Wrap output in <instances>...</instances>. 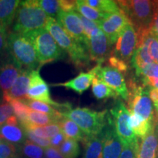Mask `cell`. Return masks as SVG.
<instances>
[{
	"label": "cell",
	"mask_w": 158,
	"mask_h": 158,
	"mask_svg": "<svg viewBox=\"0 0 158 158\" xmlns=\"http://www.w3.org/2000/svg\"><path fill=\"white\" fill-rule=\"evenodd\" d=\"M96 77V68L94 67L89 72H81L76 78L64 83L51 84V86H62L67 89H71L78 94L84 93L92 84Z\"/></svg>",
	"instance_id": "cell-18"
},
{
	"label": "cell",
	"mask_w": 158,
	"mask_h": 158,
	"mask_svg": "<svg viewBox=\"0 0 158 158\" xmlns=\"http://www.w3.org/2000/svg\"><path fill=\"white\" fill-rule=\"evenodd\" d=\"M138 43L146 46L150 56L155 63L158 64V38L153 34L151 29L137 32Z\"/></svg>",
	"instance_id": "cell-23"
},
{
	"label": "cell",
	"mask_w": 158,
	"mask_h": 158,
	"mask_svg": "<svg viewBox=\"0 0 158 158\" xmlns=\"http://www.w3.org/2000/svg\"><path fill=\"white\" fill-rule=\"evenodd\" d=\"M65 139H66V138H65L64 134L62 133V132L61 131L60 133L56 134V135H54V137H52L49 139L50 140L51 147L59 149V148L60 147V146L62 144L63 142L64 141Z\"/></svg>",
	"instance_id": "cell-47"
},
{
	"label": "cell",
	"mask_w": 158,
	"mask_h": 158,
	"mask_svg": "<svg viewBox=\"0 0 158 158\" xmlns=\"http://www.w3.org/2000/svg\"><path fill=\"white\" fill-rule=\"evenodd\" d=\"M157 140H158V122H157ZM156 158H158V142H157V154H156Z\"/></svg>",
	"instance_id": "cell-50"
},
{
	"label": "cell",
	"mask_w": 158,
	"mask_h": 158,
	"mask_svg": "<svg viewBox=\"0 0 158 158\" xmlns=\"http://www.w3.org/2000/svg\"><path fill=\"white\" fill-rule=\"evenodd\" d=\"M138 145L139 143L123 146V149L119 158H137Z\"/></svg>",
	"instance_id": "cell-40"
},
{
	"label": "cell",
	"mask_w": 158,
	"mask_h": 158,
	"mask_svg": "<svg viewBox=\"0 0 158 158\" xmlns=\"http://www.w3.org/2000/svg\"><path fill=\"white\" fill-rule=\"evenodd\" d=\"M108 64H110V67L112 68L117 69L120 72H126L128 70V64L127 63L124 62V61L121 60V59H118L117 57L112 56H110L108 58Z\"/></svg>",
	"instance_id": "cell-41"
},
{
	"label": "cell",
	"mask_w": 158,
	"mask_h": 158,
	"mask_svg": "<svg viewBox=\"0 0 158 158\" xmlns=\"http://www.w3.org/2000/svg\"><path fill=\"white\" fill-rule=\"evenodd\" d=\"M31 71L29 70H22L7 94L3 95V100H5L6 102H8L11 100L27 99V91L29 89L30 81Z\"/></svg>",
	"instance_id": "cell-19"
},
{
	"label": "cell",
	"mask_w": 158,
	"mask_h": 158,
	"mask_svg": "<svg viewBox=\"0 0 158 158\" xmlns=\"http://www.w3.org/2000/svg\"><path fill=\"white\" fill-rule=\"evenodd\" d=\"M56 19L73 38L87 47L88 39L85 35L84 27L78 12L61 10L57 14Z\"/></svg>",
	"instance_id": "cell-13"
},
{
	"label": "cell",
	"mask_w": 158,
	"mask_h": 158,
	"mask_svg": "<svg viewBox=\"0 0 158 158\" xmlns=\"http://www.w3.org/2000/svg\"><path fill=\"white\" fill-rule=\"evenodd\" d=\"M43 127H44L45 133H46L48 139L54 137V135L61 132V128L59 123H52L46 126H43Z\"/></svg>",
	"instance_id": "cell-44"
},
{
	"label": "cell",
	"mask_w": 158,
	"mask_h": 158,
	"mask_svg": "<svg viewBox=\"0 0 158 158\" xmlns=\"http://www.w3.org/2000/svg\"><path fill=\"white\" fill-rule=\"evenodd\" d=\"M21 153L24 158H42L44 155V149L29 140H26L21 146Z\"/></svg>",
	"instance_id": "cell-32"
},
{
	"label": "cell",
	"mask_w": 158,
	"mask_h": 158,
	"mask_svg": "<svg viewBox=\"0 0 158 158\" xmlns=\"http://www.w3.org/2000/svg\"><path fill=\"white\" fill-rule=\"evenodd\" d=\"M96 68V77L106 83L124 100H128L129 91L125 79L119 70L110 66H104L98 64Z\"/></svg>",
	"instance_id": "cell-12"
},
{
	"label": "cell",
	"mask_w": 158,
	"mask_h": 158,
	"mask_svg": "<svg viewBox=\"0 0 158 158\" xmlns=\"http://www.w3.org/2000/svg\"><path fill=\"white\" fill-rule=\"evenodd\" d=\"M153 62H155V61L150 56L147 47L143 45L137 44V48L131 60V64L135 68V73L141 70L145 65Z\"/></svg>",
	"instance_id": "cell-28"
},
{
	"label": "cell",
	"mask_w": 158,
	"mask_h": 158,
	"mask_svg": "<svg viewBox=\"0 0 158 158\" xmlns=\"http://www.w3.org/2000/svg\"><path fill=\"white\" fill-rule=\"evenodd\" d=\"M13 114H14V111H13V108L8 102L0 104V127L5 124L7 119L10 116H13Z\"/></svg>",
	"instance_id": "cell-39"
},
{
	"label": "cell",
	"mask_w": 158,
	"mask_h": 158,
	"mask_svg": "<svg viewBox=\"0 0 158 158\" xmlns=\"http://www.w3.org/2000/svg\"><path fill=\"white\" fill-rule=\"evenodd\" d=\"M141 78H158V64L150 63L135 73Z\"/></svg>",
	"instance_id": "cell-37"
},
{
	"label": "cell",
	"mask_w": 158,
	"mask_h": 158,
	"mask_svg": "<svg viewBox=\"0 0 158 158\" xmlns=\"http://www.w3.org/2000/svg\"><path fill=\"white\" fill-rule=\"evenodd\" d=\"M102 141V158H119L123 144L116 135L115 130L108 115V124L100 134Z\"/></svg>",
	"instance_id": "cell-15"
},
{
	"label": "cell",
	"mask_w": 158,
	"mask_h": 158,
	"mask_svg": "<svg viewBox=\"0 0 158 158\" xmlns=\"http://www.w3.org/2000/svg\"><path fill=\"white\" fill-rule=\"evenodd\" d=\"M78 15H79V18H80L81 21V22H82L83 27H84V29L85 35H86V37H88L90 35L91 33L92 32V31H93L94 30H95V29L98 28V26L97 25L96 23H94V22H93V21H90V20L86 19V18L82 16V15L79 14V13H78Z\"/></svg>",
	"instance_id": "cell-42"
},
{
	"label": "cell",
	"mask_w": 158,
	"mask_h": 158,
	"mask_svg": "<svg viewBox=\"0 0 158 158\" xmlns=\"http://www.w3.org/2000/svg\"><path fill=\"white\" fill-rule=\"evenodd\" d=\"M92 91L94 97L98 100L115 98L118 97V94L113 89L97 77L94 78L92 81Z\"/></svg>",
	"instance_id": "cell-29"
},
{
	"label": "cell",
	"mask_w": 158,
	"mask_h": 158,
	"mask_svg": "<svg viewBox=\"0 0 158 158\" xmlns=\"http://www.w3.org/2000/svg\"><path fill=\"white\" fill-rule=\"evenodd\" d=\"M24 130V133L26 135V137L29 139V141H30L36 144V145L39 146V147H42L43 149H46L49 147H51L50 143V140L47 139V138H40L38 136L35 135L32 132L30 131L29 130Z\"/></svg>",
	"instance_id": "cell-38"
},
{
	"label": "cell",
	"mask_w": 158,
	"mask_h": 158,
	"mask_svg": "<svg viewBox=\"0 0 158 158\" xmlns=\"http://www.w3.org/2000/svg\"><path fill=\"white\" fill-rule=\"evenodd\" d=\"M122 13L135 27L137 31L151 28L154 16V1L149 0H129L116 1Z\"/></svg>",
	"instance_id": "cell-6"
},
{
	"label": "cell",
	"mask_w": 158,
	"mask_h": 158,
	"mask_svg": "<svg viewBox=\"0 0 158 158\" xmlns=\"http://www.w3.org/2000/svg\"><path fill=\"white\" fill-rule=\"evenodd\" d=\"M84 1L90 7L106 14H112V13L122 12L116 1H112V0H84Z\"/></svg>",
	"instance_id": "cell-30"
},
{
	"label": "cell",
	"mask_w": 158,
	"mask_h": 158,
	"mask_svg": "<svg viewBox=\"0 0 158 158\" xmlns=\"http://www.w3.org/2000/svg\"><path fill=\"white\" fill-rule=\"evenodd\" d=\"M23 69L14 62L10 54L0 58V87L3 95L7 94Z\"/></svg>",
	"instance_id": "cell-16"
},
{
	"label": "cell",
	"mask_w": 158,
	"mask_h": 158,
	"mask_svg": "<svg viewBox=\"0 0 158 158\" xmlns=\"http://www.w3.org/2000/svg\"><path fill=\"white\" fill-rule=\"evenodd\" d=\"M157 117H158V114H157Z\"/></svg>",
	"instance_id": "cell-51"
},
{
	"label": "cell",
	"mask_w": 158,
	"mask_h": 158,
	"mask_svg": "<svg viewBox=\"0 0 158 158\" xmlns=\"http://www.w3.org/2000/svg\"><path fill=\"white\" fill-rule=\"evenodd\" d=\"M3 101V93L1 91V89H0V103Z\"/></svg>",
	"instance_id": "cell-49"
},
{
	"label": "cell",
	"mask_w": 158,
	"mask_h": 158,
	"mask_svg": "<svg viewBox=\"0 0 158 158\" xmlns=\"http://www.w3.org/2000/svg\"><path fill=\"white\" fill-rule=\"evenodd\" d=\"M8 103L13 108L15 116L19 120L20 125L23 126L29 124L28 120H27V114H28L29 108L26 106L20 100H11L8 102Z\"/></svg>",
	"instance_id": "cell-33"
},
{
	"label": "cell",
	"mask_w": 158,
	"mask_h": 158,
	"mask_svg": "<svg viewBox=\"0 0 158 158\" xmlns=\"http://www.w3.org/2000/svg\"><path fill=\"white\" fill-rule=\"evenodd\" d=\"M45 29L62 50L68 53L71 62L77 68H86L89 65L91 59L86 45L73 38L54 18L49 17Z\"/></svg>",
	"instance_id": "cell-1"
},
{
	"label": "cell",
	"mask_w": 158,
	"mask_h": 158,
	"mask_svg": "<svg viewBox=\"0 0 158 158\" xmlns=\"http://www.w3.org/2000/svg\"><path fill=\"white\" fill-rule=\"evenodd\" d=\"M129 125L130 129L133 132L136 137L142 139L150 133L157 122L155 124H152L147 120L142 118L141 116L133 113L131 110H129Z\"/></svg>",
	"instance_id": "cell-22"
},
{
	"label": "cell",
	"mask_w": 158,
	"mask_h": 158,
	"mask_svg": "<svg viewBox=\"0 0 158 158\" xmlns=\"http://www.w3.org/2000/svg\"><path fill=\"white\" fill-rule=\"evenodd\" d=\"M59 150L64 158H76L80 154V147L78 141L69 138L64 140Z\"/></svg>",
	"instance_id": "cell-34"
},
{
	"label": "cell",
	"mask_w": 158,
	"mask_h": 158,
	"mask_svg": "<svg viewBox=\"0 0 158 158\" xmlns=\"http://www.w3.org/2000/svg\"><path fill=\"white\" fill-rule=\"evenodd\" d=\"M87 48L91 61L102 64L110 57L112 45L103 31L98 27L87 37Z\"/></svg>",
	"instance_id": "cell-11"
},
{
	"label": "cell",
	"mask_w": 158,
	"mask_h": 158,
	"mask_svg": "<svg viewBox=\"0 0 158 158\" xmlns=\"http://www.w3.org/2000/svg\"><path fill=\"white\" fill-rule=\"evenodd\" d=\"M110 118L116 135L123 146L138 144V140L129 125L130 111L121 100L115 102L110 110Z\"/></svg>",
	"instance_id": "cell-9"
},
{
	"label": "cell",
	"mask_w": 158,
	"mask_h": 158,
	"mask_svg": "<svg viewBox=\"0 0 158 158\" xmlns=\"http://www.w3.org/2000/svg\"><path fill=\"white\" fill-rule=\"evenodd\" d=\"M42 158H45V157H42Z\"/></svg>",
	"instance_id": "cell-52"
},
{
	"label": "cell",
	"mask_w": 158,
	"mask_h": 158,
	"mask_svg": "<svg viewBox=\"0 0 158 158\" xmlns=\"http://www.w3.org/2000/svg\"><path fill=\"white\" fill-rule=\"evenodd\" d=\"M7 51V35L6 28L0 24V57Z\"/></svg>",
	"instance_id": "cell-43"
},
{
	"label": "cell",
	"mask_w": 158,
	"mask_h": 158,
	"mask_svg": "<svg viewBox=\"0 0 158 158\" xmlns=\"http://www.w3.org/2000/svg\"><path fill=\"white\" fill-rule=\"evenodd\" d=\"M27 99L50 105L58 110L59 113H62L72 108V105L70 102L59 103L51 99L49 86L44 79L41 77L40 68L31 71L30 81L29 89L27 91Z\"/></svg>",
	"instance_id": "cell-8"
},
{
	"label": "cell",
	"mask_w": 158,
	"mask_h": 158,
	"mask_svg": "<svg viewBox=\"0 0 158 158\" xmlns=\"http://www.w3.org/2000/svg\"><path fill=\"white\" fill-rule=\"evenodd\" d=\"M76 11L82 16L96 23L97 25H98L108 15L90 7L85 2L84 0H77Z\"/></svg>",
	"instance_id": "cell-26"
},
{
	"label": "cell",
	"mask_w": 158,
	"mask_h": 158,
	"mask_svg": "<svg viewBox=\"0 0 158 158\" xmlns=\"http://www.w3.org/2000/svg\"><path fill=\"white\" fill-rule=\"evenodd\" d=\"M84 154L83 158H102V141L101 136H86L83 141Z\"/></svg>",
	"instance_id": "cell-24"
},
{
	"label": "cell",
	"mask_w": 158,
	"mask_h": 158,
	"mask_svg": "<svg viewBox=\"0 0 158 158\" xmlns=\"http://www.w3.org/2000/svg\"><path fill=\"white\" fill-rule=\"evenodd\" d=\"M25 35L30 40L34 46L40 68L47 63L65 58L67 53L59 46L45 28L31 31Z\"/></svg>",
	"instance_id": "cell-4"
},
{
	"label": "cell",
	"mask_w": 158,
	"mask_h": 158,
	"mask_svg": "<svg viewBox=\"0 0 158 158\" xmlns=\"http://www.w3.org/2000/svg\"><path fill=\"white\" fill-rule=\"evenodd\" d=\"M0 137L16 147L22 145L27 138L24 130L15 115L10 116L7 122L0 127Z\"/></svg>",
	"instance_id": "cell-17"
},
{
	"label": "cell",
	"mask_w": 158,
	"mask_h": 158,
	"mask_svg": "<svg viewBox=\"0 0 158 158\" xmlns=\"http://www.w3.org/2000/svg\"><path fill=\"white\" fill-rule=\"evenodd\" d=\"M62 117L63 116L58 117V116L41 113V112L31 110L30 108L27 114V120H28L29 124L34 126H38V127H43V126H46L52 123H58Z\"/></svg>",
	"instance_id": "cell-27"
},
{
	"label": "cell",
	"mask_w": 158,
	"mask_h": 158,
	"mask_svg": "<svg viewBox=\"0 0 158 158\" xmlns=\"http://www.w3.org/2000/svg\"><path fill=\"white\" fill-rule=\"evenodd\" d=\"M37 3L49 17L56 16L62 10L60 0H37Z\"/></svg>",
	"instance_id": "cell-35"
},
{
	"label": "cell",
	"mask_w": 158,
	"mask_h": 158,
	"mask_svg": "<svg viewBox=\"0 0 158 158\" xmlns=\"http://www.w3.org/2000/svg\"><path fill=\"white\" fill-rule=\"evenodd\" d=\"M74 122L86 136L100 135L108 124L107 110L96 111L88 108H75L60 113Z\"/></svg>",
	"instance_id": "cell-3"
},
{
	"label": "cell",
	"mask_w": 158,
	"mask_h": 158,
	"mask_svg": "<svg viewBox=\"0 0 158 158\" xmlns=\"http://www.w3.org/2000/svg\"><path fill=\"white\" fill-rule=\"evenodd\" d=\"M149 97L151 98L153 106L156 109L157 114H158V89L155 88L149 87Z\"/></svg>",
	"instance_id": "cell-48"
},
{
	"label": "cell",
	"mask_w": 158,
	"mask_h": 158,
	"mask_svg": "<svg viewBox=\"0 0 158 158\" xmlns=\"http://www.w3.org/2000/svg\"><path fill=\"white\" fill-rule=\"evenodd\" d=\"M150 29L158 38V1H154V16Z\"/></svg>",
	"instance_id": "cell-45"
},
{
	"label": "cell",
	"mask_w": 158,
	"mask_h": 158,
	"mask_svg": "<svg viewBox=\"0 0 158 158\" xmlns=\"http://www.w3.org/2000/svg\"><path fill=\"white\" fill-rule=\"evenodd\" d=\"M20 2L19 0H0V24L7 28L14 22Z\"/></svg>",
	"instance_id": "cell-21"
},
{
	"label": "cell",
	"mask_w": 158,
	"mask_h": 158,
	"mask_svg": "<svg viewBox=\"0 0 158 158\" xmlns=\"http://www.w3.org/2000/svg\"><path fill=\"white\" fill-rule=\"evenodd\" d=\"M128 106L130 110L141 116L150 123L155 124L158 121L152 102L149 97V87L132 80L130 82Z\"/></svg>",
	"instance_id": "cell-7"
},
{
	"label": "cell",
	"mask_w": 158,
	"mask_h": 158,
	"mask_svg": "<svg viewBox=\"0 0 158 158\" xmlns=\"http://www.w3.org/2000/svg\"><path fill=\"white\" fill-rule=\"evenodd\" d=\"M45 158H64L57 148L49 147L44 149Z\"/></svg>",
	"instance_id": "cell-46"
},
{
	"label": "cell",
	"mask_w": 158,
	"mask_h": 158,
	"mask_svg": "<svg viewBox=\"0 0 158 158\" xmlns=\"http://www.w3.org/2000/svg\"><path fill=\"white\" fill-rule=\"evenodd\" d=\"M7 52L23 70H34L40 68L32 43L25 35L12 32L7 36Z\"/></svg>",
	"instance_id": "cell-5"
},
{
	"label": "cell",
	"mask_w": 158,
	"mask_h": 158,
	"mask_svg": "<svg viewBox=\"0 0 158 158\" xmlns=\"http://www.w3.org/2000/svg\"><path fill=\"white\" fill-rule=\"evenodd\" d=\"M157 122L150 133L141 139L138 145L137 158H156L158 142Z\"/></svg>",
	"instance_id": "cell-20"
},
{
	"label": "cell",
	"mask_w": 158,
	"mask_h": 158,
	"mask_svg": "<svg viewBox=\"0 0 158 158\" xmlns=\"http://www.w3.org/2000/svg\"><path fill=\"white\" fill-rule=\"evenodd\" d=\"M26 106H27L31 110H36V111L41 112V113H44L49 114V115L58 116V117H62V114H61L56 109L50 106V105L45 103V102L35 101V100H29V99H23V100H20Z\"/></svg>",
	"instance_id": "cell-31"
},
{
	"label": "cell",
	"mask_w": 158,
	"mask_h": 158,
	"mask_svg": "<svg viewBox=\"0 0 158 158\" xmlns=\"http://www.w3.org/2000/svg\"><path fill=\"white\" fill-rule=\"evenodd\" d=\"M128 23H130V21L127 18L122 12H119L108 14L98 26L113 46Z\"/></svg>",
	"instance_id": "cell-14"
},
{
	"label": "cell",
	"mask_w": 158,
	"mask_h": 158,
	"mask_svg": "<svg viewBox=\"0 0 158 158\" xmlns=\"http://www.w3.org/2000/svg\"><path fill=\"white\" fill-rule=\"evenodd\" d=\"M49 16L41 9L37 0L21 1L15 14L13 29L15 33L25 35L45 28Z\"/></svg>",
	"instance_id": "cell-2"
},
{
	"label": "cell",
	"mask_w": 158,
	"mask_h": 158,
	"mask_svg": "<svg viewBox=\"0 0 158 158\" xmlns=\"http://www.w3.org/2000/svg\"><path fill=\"white\" fill-rule=\"evenodd\" d=\"M58 123L60 126L61 131L62 132L66 138L83 142L85 138L86 137V135L83 133L80 127L72 120L62 117Z\"/></svg>",
	"instance_id": "cell-25"
},
{
	"label": "cell",
	"mask_w": 158,
	"mask_h": 158,
	"mask_svg": "<svg viewBox=\"0 0 158 158\" xmlns=\"http://www.w3.org/2000/svg\"><path fill=\"white\" fill-rule=\"evenodd\" d=\"M16 146L7 142L0 137V158H18Z\"/></svg>",
	"instance_id": "cell-36"
},
{
	"label": "cell",
	"mask_w": 158,
	"mask_h": 158,
	"mask_svg": "<svg viewBox=\"0 0 158 158\" xmlns=\"http://www.w3.org/2000/svg\"><path fill=\"white\" fill-rule=\"evenodd\" d=\"M137 32L133 26L130 23H128L116 40L113 56L127 64L131 62L132 58L137 48Z\"/></svg>",
	"instance_id": "cell-10"
}]
</instances>
